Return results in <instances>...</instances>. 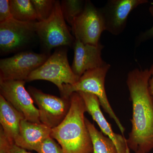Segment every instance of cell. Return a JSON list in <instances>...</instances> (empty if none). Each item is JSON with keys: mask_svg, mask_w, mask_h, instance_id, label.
<instances>
[{"mask_svg": "<svg viewBox=\"0 0 153 153\" xmlns=\"http://www.w3.org/2000/svg\"><path fill=\"white\" fill-rule=\"evenodd\" d=\"M149 69L129 72L126 84L132 106L131 128L127 143L130 150L148 153L153 149V97L149 89Z\"/></svg>", "mask_w": 153, "mask_h": 153, "instance_id": "obj_1", "label": "cell"}, {"mask_svg": "<svg viewBox=\"0 0 153 153\" xmlns=\"http://www.w3.org/2000/svg\"><path fill=\"white\" fill-rule=\"evenodd\" d=\"M70 107L63 121L52 128L51 137L57 140L64 153H92L93 146L86 125L85 103L78 92L69 97Z\"/></svg>", "mask_w": 153, "mask_h": 153, "instance_id": "obj_2", "label": "cell"}, {"mask_svg": "<svg viewBox=\"0 0 153 153\" xmlns=\"http://www.w3.org/2000/svg\"><path fill=\"white\" fill-rule=\"evenodd\" d=\"M110 67V65L107 63L102 67L86 71L74 84L63 85L60 95L61 97L69 98L71 94L79 91L94 94L98 98L100 106L105 112L114 121L122 135L125 137V128L113 110L105 92V78Z\"/></svg>", "mask_w": 153, "mask_h": 153, "instance_id": "obj_3", "label": "cell"}, {"mask_svg": "<svg viewBox=\"0 0 153 153\" xmlns=\"http://www.w3.org/2000/svg\"><path fill=\"white\" fill-rule=\"evenodd\" d=\"M68 63L67 52L63 48L57 49L41 66L33 71L27 81L44 80L54 83L60 93L63 85H72L79 80Z\"/></svg>", "mask_w": 153, "mask_h": 153, "instance_id": "obj_4", "label": "cell"}, {"mask_svg": "<svg viewBox=\"0 0 153 153\" xmlns=\"http://www.w3.org/2000/svg\"><path fill=\"white\" fill-rule=\"evenodd\" d=\"M61 10L60 2L56 1L50 16L36 22V34L48 51L63 46H73L75 38L70 33Z\"/></svg>", "mask_w": 153, "mask_h": 153, "instance_id": "obj_5", "label": "cell"}, {"mask_svg": "<svg viewBox=\"0 0 153 153\" xmlns=\"http://www.w3.org/2000/svg\"><path fill=\"white\" fill-rule=\"evenodd\" d=\"M71 27L75 39L84 44L98 45L102 33L105 31L101 9L97 8L90 1H85L83 11Z\"/></svg>", "mask_w": 153, "mask_h": 153, "instance_id": "obj_6", "label": "cell"}, {"mask_svg": "<svg viewBox=\"0 0 153 153\" xmlns=\"http://www.w3.org/2000/svg\"><path fill=\"white\" fill-rule=\"evenodd\" d=\"M49 56L45 53L27 51L1 59L0 80L27 81L30 74L44 64Z\"/></svg>", "mask_w": 153, "mask_h": 153, "instance_id": "obj_7", "label": "cell"}, {"mask_svg": "<svg viewBox=\"0 0 153 153\" xmlns=\"http://www.w3.org/2000/svg\"><path fill=\"white\" fill-rule=\"evenodd\" d=\"M28 89L38 105L41 123L52 129L59 125L70 108V98L48 94L32 86H29Z\"/></svg>", "mask_w": 153, "mask_h": 153, "instance_id": "obj_8", "label": "cell"}, {"mask_svg": "<svg viewBox=\"0 0 153 153\" xmlns=\"http://www.w3.org/2000/svg\"><path fill=\"white\" fill-rule=\"evenodd\" d=\"M24 80H0V92L13 106L23 114L26 120L41 123L39 110L34 105V100L25 88Z\"/></svg>", "mask_w": 153, "mask_h": 153, "instance_id": "obj_9", "label": "cell"}, {"mask_svg": "<svg viewBox=\"0 0 153 153\" xmlns=\"http://www.w3.org/2000/svg\"><path fill=\"white\" fill-rule=\"evenodd\" d=\"M36 22H20L13 18L1 22V53H10L27 45L36 34Z\"/></svg>", "mask_w": 153, "mask_h": 153, "instance_id": "obj_10", "label": "cell"}, {"mask_svg": "<svg viewBox=\"0 0 153 153\" xmlns=\"http://www.w3.org/2000/svg\"><path fill=\"white\" fill-rule=\"evenodd\" d=\"M149 2L147 0H109L101 10L105 31L118 36L125 29L130 13L138 6Z\"/></svg>", "mask_w": 153, "mask_h": 153, "instance_id": "obj_11", "label": "cell"}, {"mask_svg": "<svg viewBox=\"0 0 153 153\" xmlns=\"http://www.w3.org/2000/svg\"><path fill=\"white\" fill-rule=\"evenodd\" d=\"M74 55L71 67L76 76L80 77L85 72L105 66L106 62L102 58V51L104 46L85 44L75 39L74 45Z\"/></svg>", "mask_w": 153, "mask_h": 153, "instance_id": "obj_12", "label": "cell"}, {"mask_svg": "<svg viewBox=\"0 0 153 153\" xmlns=\"http://www.w3.org/2000/svg\"><path fill=\"white\" fill-rule=\"evenodd\" d=\"M85 103L86 111L98 125L101 131L114 143L118 153H130L126 139L122 135L114 132L110 124L107 121L100 109V104L97 97L92 94L78 92Z\"/></svg>", "mask_w": 153, "mask_h": 153, "instance_id": "obj_13", "label": "cell"}, {"mask_svg": "<svg viewBox=\"0 0 153 153\" xmlns=\"http://www.w3.org/2000/svg\"><path fill=\"white\" fill-rule=\"evenodd\" d=\"M52 129L44 124L23 120L15 144L25 149L36 151L44 140L51 136Z\"/></svg>", "mask_w": 153, "mask_h": 153, "instance_id": "obj_14", "label": "cell"}, {"mask_svg": "<svg viewBox=\"0 0 153 153\" xmlns=\"http://www.w3.org/2000/svg\"><path fill=\"white\" fill-rule=\"evenodd\" d=\"M25 117L0 94V123L4 133L12 143L19 136L21 122Z\"/></svg>", "mask_w": 153, "mask_h": 153, "instance_id": "obj_15", "label": "cell"}, {"mask_svg": "<svg viewBox=\"0 0 153 153\" xmlns=\"http://www.w3.org/2000/svg\"><path fill=\"white\" fill-rule=\"evenodd\" d=\"M85 123L90 134L92 146V153H118L116 147L112 140L104 135L93 123L85 117Z\"/></svg>", "mask_w": 153, "mask_h": 153, "instance_id": "obj_16", "label": "cell"}, {"mask_svg": "<svg viewBox=\"0 0 153 153\" xmlns=\"http://www.w3.org/2000/svg\"><path fill=\"white\" fill-rule=\"evenodd\" d=\"M11 13L13 19L22 22H38L31 0H10Z\"/></svg>", "mask_w": 153, "mask_h": 153, "instance_id": "obj_17", "label": "cell"}, {"mask_svg": "<svg viewBox=\"0 0 153 153\" xmlns=\"http://www.w3.org/2000/svg\"><path fill=\"white\" fill-rule=\"evenodd\" d=\"M85 2L81 0H63L60 2L61 10L66 22L72 25L84 10Z\"/></svg>", "mask_w": 153, "mask_h": 153, "instance_id": "obj_18", "label": "cell"}, {"mask_svg": "<svg viewBox=\"0 0 153 153\" xmlns=\"http://www.w3.org/2000/svg\"><path fill=\"white\" fill-rule=\"evenodd\" d=\"M38 18V22L47 20L51 16L56 1L31 0Z\"/></svg>", "mask_w": 153, "mask_h": 153, "instance_id": "obj_19", "label": "cell"}, {"mask_svg": "<svg viewBox=\"0 0 153 153\" xmlns=\"http://www.w3.org/2000/svg\"><path fill=\"white\" fill-rule=\"evenodd\" d=\"M36 151L38 153H64L61 146L51 136L44 140Z\"/></svg>", "mask_w": 153, "mask_h": 153, "instance_id": "obj_20", "label": "cell"}, {"mask_svg": "<svg viewBox=\"0 0 153 153\" xmlns=\"http://www.w3.org/2000/svg\"><path fill=\"white\" fill-rule=\"evenodd\" d=\"M13 18L11 13L10 1L8 0L0 1V23Z\"/></svg>", "mask_w": 153, "mask_h": 153, "instance_id": "obj_21", "label": "cell"}, {"mask_svg": "<svg viewBox=\"0 0 153 153\" xmlns=\"http://www.w3.org/2000/svg\"><path fill=\"white\" fill-rule=\"evenodd\" d=\"M14 144V143H13ZM13 143L6 137L2 128H0V153H8Z\"/></svg>", "mask_w": 153, "mask_h": 153, "instance_id": "obj_22", "label": "cell"}, {"mask_svg": "<svg viewBox=\"0 0 153 153\" xmlns=\"http://www.w3.org/2000/svg\"><path fill=\"white\" fill-rule=\"evenodd\" d=\"M149 11L152 16L153 17V6H151L149 8ZM153 38V25L152 27L149 30H146L144 33H141L138 38L137 44H139L142 42H144Z\"/></svg>", "mask_w": 153, "mask_h": 153, "instance_id": "obj_23", "label": "cell"}, {"mask_svg": "<svg viewBox=\"0 0 153 153\" xmlns=\"http://www.w3.org/2000/svg\"><path fill=\"white\" fill-rule=\"evenodd\" d=\"M8 153H31L28 152L25 149L18 146L15 143L11 145Z\"/></svg>", "mask_w": 153, "mask_h": 153, "instance_id": "obj_24", "label": "cell"}, {"mask_svg": "<svg viewBox=\"0 0 153 153\" xmlns=\"http://www.w3.org/2000/svg\"><path fill=\"white\" fill-rule=\"evenodd\" d=\"M151 72V77L149 80V89L151 95L153 97V64L149 69Z\"/></svg>", "mask_w": 153, "mask_h": 153, "instance_id": "obj_25", "label": "cell"}, {"mask_svg": "<svg viewBox=\"0 0 153 153\" xmlns=\"http://www.w3.org/2000/svg\"><path fill=\"white\" fill-rule=\"evenodd\" d=\"M134 153H144L143 152H141V151H138L137 152H134Z\"/></svg>", "mask_w": 153, "mask_h": 153, "instance_id": "obj_26", "label": "cell"}]
</instances>
